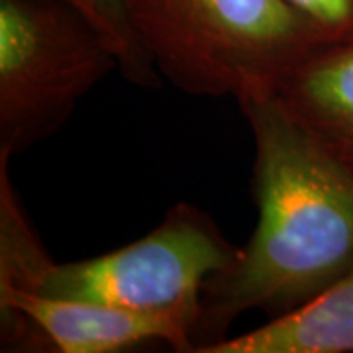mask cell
I'll use <instances>...</instances> for the list:
<instances>
[{"instance_id":"cell-1","label":"cell","mask_w":353,"mask_h":353,"mask_svg":"<svg viewBox=\"0 0 353 353\" xmlns=\"http://www.w3.org/2000/svg\"><path fill=\"white\" fill-rule=\"evenodd\" d=\"M253 136L257 224L232 267L208 279L194 350L226 338L236 318H271L310 303L353 267V173L275 92L238 99Z\"/></svg>"},{"instance_id":"cell-2","label":"cell","mask_w":353,"mask_h":353,"mask_svg":"<svg viewBox=\"0 0 353 353\" xmlns=\"http://www.w3.org/2000/svg\"><path fill=\"white\" fill-rule=\"evenodd\" d=\"M157 75L194 97L275 92L328 43L287 0H120Z\"/></svg>"},{"instance_id":"cell-3","label":"cell","mask_w":353,"mask_h":353,"mask_svg":"<svg viewBox=\"0 0 353 353\" xmlns=\"http://www.w3.org/2000/svg\"><path fill=\"white\" fill-rule=\"evenodd\" d=\"M238 255L240 248L204 210L176 202L150 234L99 257L57 263L39 240L4 253L0 287L175 318L190 326L194 338L202 290Z\"/></svg>"},{"instance_id":"cell-4","label":"cell","mask_w":353,"mask_h":353,"mask_svg":"<svg viewBox=\"0 0 353 353\" xmlns=\"http://www.w3.org/2000/svg\"><path fill=\"white\" fill-rule=\"evenodd\" d=\"M120 59L71 0H0V159L55 134Z\"/></svg>"},{"instance_id":"cell-5","label":"cell","mask_w":353,"mask_h":353,"mask_svg":"<svg viewBox=\"0 0 353 353\" xmlns=\"http://www.w3.org/2000/svg\"><path fill=\"white\" fill-rule=\"evenodd\" d=\"M2 350L120 353L148 343L192 352V330L167 316L143 314L94 301L0 287Z\"/></svg>"},{"instance_id":"cell-6","label":"cell","mask_w":353,"mask_h":353,"mask_svg":"<svg viewBox=\"0 0 353 353\" xmlns=\"http://www.w3.org/2000/svg\"><path fill=\"white\" fill-rule=\"evenodd\" d=\"M275 94L290 116L353 173V36L320 46Z\"/></svg>"},{"instance_id":"cell-7","label":"cell","mask_w":353,"mask_h":353,"mask_svg":"<svg viewBox=\"0 0 353 353\" xmlns=\"http://www.w3.org/2000/svg\"><path fill=\"white\" fill-rule=\"evenodd\" d=\"M201 353H353V267L310 303Z\"/></svg>"},{"instance_id":"cell-8","label":"cell","mask_w":353,"mask_h":353,"mask_svg":"<svg viewBox=\"0 0 353 353\" xmlns=\"http://www.w3.org/2000/svg\"><path fill=\"white\" fill-rule=\"evenodd\" d=\"M94 24L101 32L112 41L120 59V71L138 85H155L157 71L153 69L150 59L139 50L138 41L126 22L120 0H71Z\"/></svg>"},{"instance_id":"cell-9","label":"cell","mask_w":353,"mask_h":353,"mask_svg":"<svg viewBox=\"0 0 353 353\" xmlns=\"http://www.w3.org/2000/svg\"><path fill=\"white\" fill-rule=\"evenodd\" d=\"M326 41L353 36V0H287Z\"/></svg>"}]
</instances>
